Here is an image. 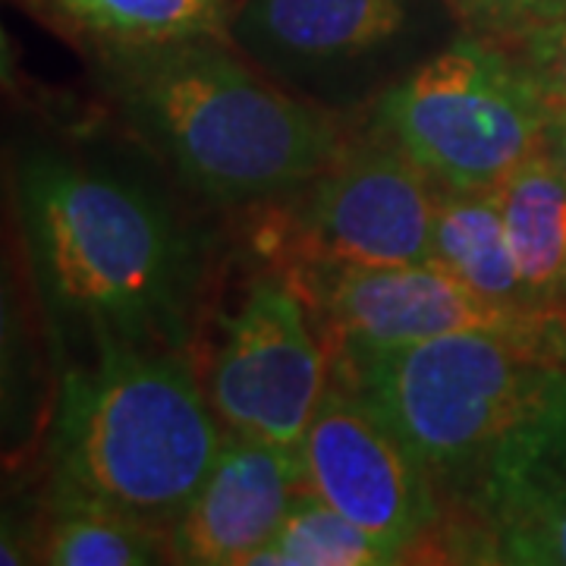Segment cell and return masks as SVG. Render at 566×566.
<instances>
[{"label": "cell", "instance_id": "12", "mask_svg": "<svg viewBox=\"0 0 566 566\" xmlns=\"http://www.w3.org/2000/svg\"><path fill=\"white\" fill-rule=\"evenodd\" d=\"M532 308L566 305V174L547 151L494 186Z\"/></svg>", "mask_w": 566, "mask_h": 566}, {"label": "cell", "instance_id": "19", "mask_svg": "<svg viewBox=\"0 0 566 566\" xmlns=\"http://www.w3.org/2000/svg\"><path fill=\"white\" fill-rule=\"evenodd\" d=\"M504 48H513L510 54L526 66L545 102L554 111H566V20L545 25Z\"/></svg>", "mask_w": 566, "mask_h": 566}, {"label": "cell", "instance_id": "11", "mask_svg": "<svg viewBox=\"0 0 566 566\" xmlns=\"http://www.w3.org/2000/svg\"><path fill=\"white\" fill-rule=\"evenodd\" d=\"M409 22V0H243L230 35L259 61L334 66L385 48Z\"/></svg>", "mask_w": 566, "mask_h": 566}, {"label": "cell", "instance_id": "1", "mask_svg": "<svg viewBox=\"0 0 566 566\" xmlns=\"http://www.w3.org/2000/svg\"><path fill=\"white\" fill-rule=\"evenodd\" d=\"M334 375L381 409L441 501L479 520L566 463V324L334 356Z\"/></svg>", "mask_w": 566, "mask_h": 566}, {"label": "cell", "instance_id": "9", "mask_svg": "<svg viewBox=\"0 0 566 566\" xmlns=\"http://www.w3.org/2000/svg\"><path fill=\"white\" fill-rule=\"evenodd\" d=\"M305 485L400 560L438 532L444 501L412 447L349 385H327L305 428Z\"/></svg>", "mask_w": 566, "mask_h": 566}, {"label": "cell", "instance_id": "10", "mask_svg": "<svg viewBox=\"0 0 566 566\" xmlns=\"http://www.w3.org/2000/svg\"><path fill=\"white\" fill-rule=\"evenodd\" d=\"M305 488L300 450L230 431L199 491L167 528V560L252 566Z\"/></svg>", "mask_w": 566, "mask_h": 566}, {"label": "cell", "instance_id": "15", "mask_svg": "<svg viewBox=\"0 0 566 566\" xmlns=\"http://www.w3.org/2000/svg\"><path fill=\"white\" fill-rule=\"evenodd\" d=\"M41 564L148 566L167 560V528L104 506L54 501L41 542Z\"/></svg>", "mask_w": 566, "mask_h": 566}, {"label": "cell", "instance_id": "16", "mask_svg": "<svg viewBox=\"0 0 566 566\" xmlns=\"http://www.w3.org/2000/svg\"><path fill=\"white\" fill-rule=\"evenodd\" d=\"M482 560L516 566H566V463L535 475L485 520Z\"/></svg>", "mask_w": 566, "mask_h": 566}, {"label": "cell", "instance_id": "20", "mask_svg": "<svg viewBox=\"0 0 566 566\" xmlns=\"http://www.w3.org/2000/svg\"><path fill=\"white\" fill-rule=\"evenodd\" d=\"M547 155L560 164L566 174V111H554V120L547 129Z\"/></svg>", "mask_w": 566, "mask_h": 566}, {"label": "cell", "instance_id": "13", "mask_svg": "<svg viewBox=\"0 0 566 566\" xmlns=\"http://www.w3.org/2000/svg\"><path fill=\"white\" fill-rule=\"evenodd\" d=\"M431 262L447 268L488 303L532 308L494 189H438Z\"/></svg>", "mask_w": 566, "mask_h": 566}, {"label": "cell", "instance_id": "6", "mask_svg": "<svg viewBox=\"0 0 566 566\" xmlns=\"http://www.w3.org/2000/svg\"><path fill=\"white\" fill-rule=\"evenodd\" d=\"M318 308L334 356L381 353L465 334H551L566 324L564 308H504L482 300L438 262L300 264L290 271Z\"/></svg>", "mask_w": 566, "mask_h": 566}, {"label": "cell", "instance_id": "8", "mask_svg": "<svg viewBox=\"0 0 566 566\" xmlns=\"http://www.w3.org/2000/svg\"><path fill=\"white\" fill-rule=\"evenodd\" d=\"M438 189L406 151L371 133L290 196L286 240L300 264L428 262Z\"/></svg>", "mask_w": 566, "mask_h": 566}, {"label": "cell", "instance_id": "4", "mask_svg": "<svg viewBox=\"0 0 566 566\" xmlns=\"http://www.w3.org/2000/svg\"><path fill=\"white\" fill-rule=\"evenodd\" d=\"M221 424L180 349L92 346L61 378L48 444L54 501L170 528L221 453Z\"/></svg>", "mask_w": 566, "mask_h": 566}, {"label": "cell", "instance_id": "18", "mask_svg": "<svg viewBox=\"0 0 566 566\" xmlns=\"http://www.w3.org/2000/svg\"><path fill=\"white\" fill-rule=\"evenodd\" d=\"M472 35L513 44L566 20V0H444Z\"/></svg>", "mask_w": 566, "mask_h": 566}, {"label": "cell", "instance_id": "2", "mask_svg": "<svg viewBox=\"0 0 566 566\" xmlns=\"http://www.w3.org/2000/svg\"><path fill=\"white\" fill-rule=\"evenodd\" d=\"M22 237L48 315L92 346L186 349L196 334L202 249L145 186L57 155L17 177Z\"/></svg>", "mask_w": 566, "mask_h": 566}, {"label": "cell", "instance_id": "3", "mask_svg": "<svg viewBox=\"0 0 566 566\" xmlns=\"http://www.w3.org/2000/svg\"><path fill=\"white\" fill-rule=\"evenodd\" d=\"M126 123L214 205L290 199L349 145L334 114L286 95L221 39L102 44Z\"/></svg>", "mask_w": 566, "mask_h": 566}, {"label": "cell", "instance_id": "17", "mask_svg": "<svg viewBox=\"0 0 566 566\" xmlns=\"http://www.w3.org/2000/svg\"><path fill=\"white\" fill-rule=\"evenodd\" d=\"M403 564L378 538L346 520L305 488L277 535L255 554L252 566H387Z\"/></svg>", "mask_w": 566, "mask_h": 566}, {"label": "cell", "instance_id": "7", "mask_svg": "<svg viewBox=\"0 0 566 566\" xmlns=\"http://www.w3.org/2000/svg\"><path fill=\"white\" fill-rule=\"evenodd\" d=\"M308 305L293 277L264 274L223 322L205 390L233 434L293 450L303 444L331 385V363L312 331Z\"/></svg>", "mask_w": 566, "mask_h": 566}, {"label": "cell", "instance_id": "5", "mask_svg": "<svg viewBox=\"0 0 566 566\" xmlns=\"http://www.w3.org/2000/svg\"><path fill=\"white\" fill-rule=\"evenodd\" d=\"M554 107L504 44L453 41L375 104L371 133L450 189H494L547 151Z\"/></svg>", "mask_w": 566, "mask_h": 566}, {"label": "cell", "instance_id": "14", "mask_svg": "<svg viewBox=\"0 0 566 566\" xmlns=\"http://www.w3.org/2000/svg\"><path fill=\"white\" fill-rule=\"evenodd\" d=\"M98 44L221 39L233 44L227 0H51Z\"/></svg>", "mask_w": 566, "mask_h": 566}]
</instances>
